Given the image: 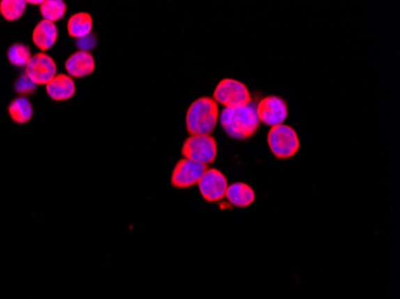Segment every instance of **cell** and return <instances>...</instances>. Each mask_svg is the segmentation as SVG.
I'll use <instances>...</instances> for the list:
<instances>
[{
	"label": "cell",
	"instance_id": "obj_1",
	"mask_svg": "<svg viewBox=\"0 0 400 299\" xmlns=\"http://www.w3.org/2000/svg\"><path fill=\"white\" fill-rule=\"evenodd\" d=\"M221 126L230 138L243 140L251 138L259 128L256 107L253 105L240 108H226L220 115Z\"/></svg>",
	"mask_w": 400,
	"mask_h": 299
},
{
	"label": "cell",
	"instance_id": "obj_2",
	"mask_svg": "<svg viewBox=\"0 0 400 299\" xmlns=\"http://www.w3.org/2000/svg\"><path fill=\"white\" fill-rule=\"evenodd\" d=\"M220 109L211 97H200L193 102L186 114V127L191 135H210L217 125Z\"/></svg>",
	"mask_w": 400,
	"mask_h": 299
},
{
	"label": "cell",
	"instance_id": "obj_3",
	"mask_svg": "<svg viewBox=\"0 0 400 299\" xmlns=\"http://www.w3.org/2000/svg\"><path fill=\"white\" fill-rule=\"evenodd\" d=\"M181 153L186 160L209 165L217 156V143L211 135H191L183 143Z\"/></svg>",
	"mask_w": 400,
	"mask_h": 299
},
{
	"label": "cell",
	"instance_id": "obj_4",
	"mask_svg": "<svg viewBox=\"0 0 400 299\" xmlns=\"http://www.w3.org/2000/svg\"><path fill=\"white\" fill-rule=\"evenodd\" d=\"M268 143L273 155L281 160L294 156L300 148L298 133L286 125L273 126L268 132Z\"/></svg>",
	"mask_w": 400,
	"mask_h": 299
},
{
	"label": "cell",
	"instance_id": "obj_5",
	"mask_svg": "<svg viewBox=\"0 0 400 299\" xmlns=\"http://www.w3.org/2000/svg\"><path fill=\"white\" fill-rule=\"evenodd\" d=\"M213 100L226 108H240L251 103V95L247 86L235 79H223L213 91Z\"/></svg>",
	"mask_w": 400,
	"mask_h": 299
},
{
	"label": "cell",
	"instance_id": "obj_6",
	"mask_svg": "<svg viewBox=\"0 0 400 299\" xmlns=\"http://www.w3.org/2000/svg\"><path fill=\"white\" fill-rule=\"evenodd\" d=\"M228 185L226 176L215 168L206 169L198 182L200 194L208 203H218L226 198Z\"/></svg>",
	"mask_w": 400,
	"mask_h": 299
},
{
	"label": "cell",
	"instance_id": "obj_7",
	"mask_svg": "<svg viewBox=\"0 0 400 299\" xmlns=\"http://www.w3.org/2000/svg\"><path fill=\"white\" fill-rule=\"evenodd\" d=\"M24 73L36 85H47L56 73V65L51 55L46 53H36L31 56L26 66Z\"/></svg>",
	"mask_w": 400,
	"mask_h": 299
},
{
	"label": "cell",
	"instance_id": "obj_8",
	"mask_svg": "<svg viewBox=\"0 0 400 299\" xmlns=\"http://www.w3.org/2000/svg\"><path fill=\"white\" fill-rule=\"evenodd\" d=\"M206 169V165L183 158L176 163L171 173V185L175 188H190L198 185Z\"/></svg>",
	"mask_w": 400,
	"mask_h": 299
},
{
	"label": "cell",
	"instance_id": "obj_9",
	"mask_svg": "<svg viewBox=\"0 0 400 299\" xmlns=\"http://www.w3.org/2000/svg\"><path fill=\"white\" fill-rule=\"evenodd\" d=\"M256 115L260 123L271 127L278 126L288 116V107L281 97H265L256 106Z\"/></svg>",
	"mask_w": 400,
	"mask_h": 299
},
{
	"label": "cell",
	"instance_id": "obj_10",
	"mask_svg": "<svg viewBox=\"0 0 400 299\" xmlns=\"http://www.w3.org/2000/svg\"><path fill=\"white\" fill-rule=\"evenodd\" d=\"M95 58L90 52L77 51L65 61V70L71 78H84L95 71Z\"/></svg>",
	"mask_w": 400,
	"mask_h": 299
},
{
	"label": "cell",
	"instance_id": "obj_11",
	"mask_svg": "<svg viewBox=\"0 0 400 299\" xmlns=\"http://www.w3.org/2000/svg\"><path fill=\"white\" fill-rule=\"evenodd\" d=\"M46 93L53 101H68L76 93L75 80L68 75L58 73L53 79L46 85Z\"/></svg>",
	"mask_w": 400,
	"mask_h": 299
},
{
	"label": "cell",
	"instance_id": "obj_12",
	"mask_svg": "<svg viewBox=\"0 0 400 299\" xmlns=\"http://www.w3.org/2000/svg\"><path fill=\"white\" fill-rule=\"evenodd\" d=\"M58 35H59V31H58L56 23L43 20L38 22L33 30V43L41 51V53H45L56 45Z\"/></svg>",
	"mask_w": 400,
	"mask_h": 299
},
{
	"label": "cell",
	"instance_id": "obj_13",
	"mask_svg": "<svg viewBox=\"0 0 400 299\" xmlns=\"http://www.w3.org/2000/svg\"><path fill=\"white\" fill-rule=\"evenodd\" d=\"M226 198L231 205L236 207H248L256 200V193L249 185L243 182H236L228 185Z\"/></svg>",
	"mask_w": 400,
	"mask_h": 299
},
{
	"label": "cell",
	"instance_id": "obj_14",
	"mask_svg": "<svg viewBox=\"0 0 400 299\" xmlns=\"http://www.w3.org/2000/svg\"><path fill=\"white\" fill-rule=\"evenodd\" d=\"M8 113L13 123L24 125L33 118L34 109L28 97H16L8 107Z\"/></svg>",
	"mask_w": 400,
	"mask_h": 299
},
{
	"label": "cell",
	"instance_id": "obj_15",
	"mask_svg": "<svg viewBox=\"0 0 400 299\" xmlns=\"http://www.w3.org/2000/svg\"><path fill=\"white\" fill-rule=\"evenodd\" d=\"M93 17L88 13H78L68 18V33L71 38H82L91 34Z\"/></svg>",
	"mask_w": 400,
	"mask_h": 299
},
{
	"label": "cell",
	"instance_id": "obj_16",
	"mask_svg": "<svg viewBox=\"0 0 400 299\" xmlns=\"http://www.w3.org/2000/svg\"><path fill=\"white\" fill-rule=\"evenodd\" d=\"M68 6L63 0H45L40 5V13L45 21L56 22L61 21L66 15Z\"/></svg>",
	"mask_w": 400,
	"mask_h": 299
},
{
	"label": "cell",
	"instance_id": "obj_17",
	"mask_svg": "<svg viewBox=\"0 0 400 299\" xmlns=\"http://www.w3.org/2000/svg\"><path fill=\"white\" fill-rule=\"evenodd\" d=\"M6 56L9 63L15 68H26L31 59V51L24 43H16L9 47Z\"/></svg>",
	"mask_w": 400,
	"mask_h": 299
},
{
	"label": "cell",
	"instance_id": "obj_18",
	"mask_svg": "<svg viewBox=\"0 0 400 299\" xmlns=\"http://www.w3.org/2000/svg\"><path fill=\"white\" fill-rule=\"evenodd\" d=\"M26 5V0H1L0 13L5 21L16 22L23 16Z\"/></svg>",
	"mask_w": 400,
	"mask_h": 299
},
{
	"label": "cell",
	"instance_id": "obj_19",
	"mask_svg": "<svg viewBox=\"0 0 400 299\" xmlns=\"http://www.w3.org/2000/svg\"><path fill=\"white\" fill-rule=\"evenodd\" d=\"M36 88L38 85L35 84L26 73H22L21 76H18L13 84L15 93H17L18 97L30 96L36 91Z\"/></svg>",
	"mask_w": 400,
	"mask_h": 299
},
{
	"label": "cell",
	"instance_id": "obj_20",
	"mask_svg": "<svg viewBox=\"0 0 400 299\" xmlns=\"http://www.w3.org/2000/svg\"><path fill=\"white\" fill-rule=\"evenodd\" d=\"M78 47H79V51L89 52L96 46V38H95L93 33L88 35V36H84V38H78Z\"/></svg>",
	"mask_w": 400,
	"mask_h": 299
},
{
	"label": "cell",
	"instance_id": "obj_21",
	"mask_svg": "<svg viewBox=\"0 0 400 299\" xmlns=\"http://www.w3.org/2000/svg\"><path fill=\"white\" fill-rule=\"evenodd\" d=\"M43 0H38V1H31V0H28V1H26V4H30V5H41L43 4Z\"/></svg>",
	"mask_w": 400,
	"mask_h": 299
}]
</instances>
